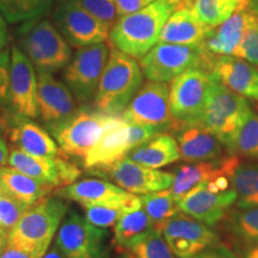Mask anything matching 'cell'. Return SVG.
Returning <instances> with one entry per match:
<instances>
[{"instance_id": "cell-45", "label": "cell", "mask_w": 258, "mask_h": 258, "mask_svg": "<svg viewBox=\"0 0 258 258\" xmlns=\"http://www.w3.org/2000/svg\"><path fill=\"white\" fill-rule=\"evenodd\" d=\"M9 41V31H8V22L0 14V51L4 50Z\"/></svg>"}, {"instance_id": "cell-28", "label": "cell", "mask_w": 258, "mask_h": 258, "mask_svg": "<svg viewBox=\"0 0 258 258\" xmlns=\"http://www.w3.org/2000/svg\"><path fill=\"white\" fill-rule=\"evenodd\" d=\"M0 180L4 194L24 203L28 207H31L42 199L47 198L55 189L24 175L11 166H0Z\"/></svg>"}, {"instance_id": "cell-40", "label": "cell", "mask_w": 258, "mask_h": 258, "mask_svg": "<svg viewBox=\"0 0 258 258\" xmlns=\"http://www.w3.org/2000/svg\"><path fill=\"white\" fill-rule=\"evenodd\" d=\"M84 9L106 24H112L117 21V9L115 0H78Z\"/></svg>"}, {"instance_id": "cell-15", "label": "cell", "mask_w": 258, "mask_h": 258, "mask_svg": "<svg viewBox=\"0 0 258 258\" xmlns=\"http://www.w3.org/2000/svg\"><path fill=\"white\" fill-rule=\"evenodd\" d=\"M38 77L35 66L21 48H11L9 104L15 114L29 118L38 117Z\"/></svg>"}, {"instance_id": "cell-32", "label": "cell", "mask_w": 258, "mask_h": 258, "mask_svg": "<svg viewBox=\"0 0 258 258\" xmlns=\"http://www.w3.org/2000/svg\"><path fill=\"white\" fill-rule=\"evenodd\" d=\"M56 0H0V14L9 24H22L44 18Z\"/></svg>"}, {"instance_id": "cell-21", "label": "cell", "mask_w": 258, "mask_h": 258, "mask_svg": "<svg viewBox=\"0 0 258 258\" xmlns=\"http://www.w3.org/2000/svg\"><path fill=\"white\" fill-rule=\"evenodd\" d=\"M38 116L47 125L59 123L77 111L76 101L69 86L51 73L37 71Z\"/></svg>"}, {"instance_id": "cell-39", "label": "cell", "mask_w": 258, "mask_h": 258, "mask_svg": "<svg viewBox=\"0 0 258 258\" xmlns=\"http://www.w3.org/2000/svg\"><path fill=\"white\" fill-rule=\"evenodd\" d=\"M30 207L11 196L0 195V227L10 231Z\"/></svg>"}, {"instance_id": "cell-48", "label": "cell", "mask_w": 258, "mask_h": 258, "mask_svg": "<svg viewBox=\"0 0 258 258\" xmlns=\"http://www.w3.org/2000/svg\"><path fill=\"white\" fill-rule=\"evenodd\" d=\"M9 244V231L0 227V254L4 252Z\"/></svg>"}, {"instance_id": "cell-1", "label": "cell", "mask_w": 258, "mask_h": 258, "mask_svg": "<svg viewBox=\"0 0 258 258\" xmlns=\"http://www.w3.org/2000/svg\"><path fill=\"white\" fill-rule=\"evenodd\" d=\"M182 6L184 0H154L134 14L118 17L110 29L109 41L116 49L141 59L159 43L167 19Z\"/></svg>"}, {"instance_id": "cell-10", "label": "cell", "mask_w": 258, "mask_h": 258, "mask_svg": "<svg viewBox=\"0 0 258 258\" xmlns=\"http://www.w3.org/2000/svg\"><path fill=\"white\" fill-rule=\"evenodd\" d=\"M109 53L110 49L105 42L79 48L64 67V84L79 104H88L95 99Z\"/></svg>"}, {"instance_id": "cell-20", "label": "cell", "mask_w": 258, "mask_h": 258, "mask_svg": "<svg viewBox=\"0 0 258 258\" xmlns=\"http://www.w3.org/2000/svg\"><path fill=\"white\" fill-rule=\"evenodd\" d=\"M240 158L235 154L220 157L218 159L190 163L178 166L173 171V182L170 191L179 201L190 190L205 182L214 180L219 176H228L232 178L234 170L239 165Z\"/></svg>"}, {"instance_id": "cell-38", "label": "cell", "mask_w": 258, "mask_h": 258, "mask_svg": "<svg viewBox=\"0 0 258 258\" xmlns=\"http://www.w3.org/2000/svg\"><path fill=\"white\" fill-rule=\"evenodd\" d=\"M85 208V218L92 225L102 228L114 226L124 213H128L122 206H88Z\"/></svg>"}, {"instance_id": "cell-9", "label": "cell", "mask_w": 258, "mask_h": 258, "mask_svg": "<svg viewBox=\"0 0 258 258\" xmlns=\"http://www.w3.org/2000/svg\"><path fill=\"white\" fill-rule=\"evenodd\" d=\"M53 23L72 47L83 48L109 40L111 25L99 21L78 0H56Z\"/></svg>"}, {"instance_id": "cell-5", "label": "cell", "mask_w": 258, "mask_h": 258, "mask_svg": "<svg viewBox=\"0 0 258 258\" xmlns=\"http://www.w3.org/2000/svg\"><path fill=\"white\" fill-rule=\"evenodd\" d=\"M252 114L249 102L213 77L207 103L200 118L232 154L240 128Z\"/></svg>"}, {"instance_id": "cell-12", "label": "cell", "mask_w": 258, "mask_h": 258, "mask_svg": "<svg viewBox=\"0 0 258 258\" xmlns=\"http://www.w3.org/2000/svg\"><path fill=\"white\" fill-rule=\"evenodd\" d=\"M125 121L157 129L159 133L171 132L175 118L171 112L170 86L167 83H145L121 114Z\"/></svg>"}, {"instance_id": "cell-50", "label": "cell", "mask_w": 258, "mask_h": 258, "mask_svg": "<svg viewBox=\"0 0 258 258\" xmlns=\"http://www.w3.org/2000/svg\"><path fill=\"white\" fill-rule=\"evenodd\" d=\"M249 10L258 18V0H249Z\"/></svg>"}, {"instance_id": "cell-23", "label": "cell", "mask_w": 258, "mask_h": 258, "mask_svg": "<svg viewBox=\"0 0 258 258\" xmlns=\"http://www.w3.org/2000/svg\"><path fill=\"white\" fill-rule=\"evenodd\" d=\"M209 72L226 88L251 101H258V69L234 55H214Z\"/></svg>"}, {"instance_id": "cell-49", "label": "cell", "mask_w": 258, "mask_h": 258, "mask_svg": "<svg viewBox=\"0 0 258 258\" xmlns=\"http://www.w3.org/2000/svg\"><path fill=\"white\" fill-rule=\"evenodd\" d=\"M42 258H64L63 257V254H62V252H61L60 251V249L59 247L56 246H54V247H51V249H49L46 252V254H44L43 257Z\"/></svg>"}, {"instance_id": "cell-47", "label": "cell", "mask_w": 258, "mask_h": 258, "mask_svg": "<svg viewBox=\"0 0 258 258\" xmlns=\"http://www.w3.org/2000/svg\"><path fill=\"white\" fill-rule=\"evenodd\" d=\"M10 158V151L8 145L2 138H0V166H4L9 164Z\"/></svg>"}, {"instance_id": "cell-29", "label": "cell", "mask_w": 258, "mask_h": 258, "mask_svg": "<svg viewBox=\"0 0 258 258\" xmlns=\"http://www.w3.org/2000/svg\"><path fill=\"white\" fill-rule=\"evenodd\" d=\"M154 228L152 220L143 208L124 213L114 225V244L129 251Z\"/></svg>"}, {"instance_id": "cell-19", "label": "cell", "mask_w": 258, "mask_h": 258, "mask_svg": "<svg viewBox=\"0 0 258 258\" xmlns=\"http://www.w3.org/2000/svg\"><path fill=\"white\" fill-rule=\"evenodd\" d=\"M106 176L125 191L141 195L170 189L173 182V173L140 165L128 158L112 166Z\"/></svg>"}, {"instance_id": "cell-33", "label": "cell", "mask_w": 258, "mask_h": 258, "mask_svg": "<svg viewBox=\"0 0 258 258\" xmlns=\"http://www.w3.org/2000/svg\"><path fill=\"white\" fill-rule=\"evenodd\" d=\"M141 207L152 220L154 227L161 231L163 226L180 212L178 201L170 189L144 194L140 196Z\"/></svg>"}, {"instance_id": "cell-51", "label": "cell", "mask_w": 258, "mask_h": 258, "mask_svg": "<svg viewBox=\"0 0 258 258\" xmlns=\"http://www.w3.org/2000/svg\"><path fill=\"white\" fill-rule=\"evenodd\" d=\"M194 0H184V6H188V8H190V5L192 4Z\"/></svg>"}, {"instance_id": "cell-2", "label": "cell", "mask_w": 258, "mask_h": 258, "mask_svg": "<svg viewBox=\"0 0 258 258\" xmlns=\"http://www.w3.org/2000/svg\"><path fill=\"white\" fill-rule=\"evenodd\" d=\"M144 77L137 59L111 48L93 99L97 110L121 115L144 85Z\"/></svg>"}, {"instance_id": "cell-27", "label": "cell", "mask_w": 258, "mask_h": 258, "mask_svg": "<svg viewBox=\"0 0 258 258\" xmlns=\"http://www.w3.org/2000/svg\"><path fill=\"white\" fill-rule=\"evenodd\" d=\"M250 10L237 12L227 21L213 28L209 35L203 41L202 47L212 55H233L243 38Z\"/></svg>"}, {"instance_id": "cell-17", "label": "cell", "mask_w": 258, "mask_h": 258, "mask_svg": "<svg viewBox=\"0 0 258 258\" xmlns=\"http://www.w3.org/2000/svg\"><path fill=\"white\" fill-rule=\"evenodd\" d=\"M57 196L78 202L83 207L95 205L122 206L127 212L141 207V200L135 194L125 191L114 183L104 179L88 178L57 190Z\"/></svg>"}, {"instance_id": "cell-34", "label": "cell", "mask_w": 258, "mask_h": 258, "mask_svg": "<svg viewBox=\"0 0 258 258\" xmlns=\"http://www.w3.org/2000/svg\"><path fill=\"white\" fill-rule=\"evenodd\" d=\"M227 228L244 244L258 243V207L232 213L227 219Z\"/></svg>"}, {"instance_id": "cell-35", "label": "cell", "mask_w": 258, "mask_h": 258, "mask_svg": "<svg viewBox=\"0 0 258 258\" xmlns=\"http://www.w3.org/2000/svg\"><path fill=\"white\" fill-rule=\"evenodd\" d=\"M232 154H239L258 161V115L253 111L240 128Z\"/></svg>"}, {"instance_id": "cell-13", "label": "cell", "mask_w": 258, "mask_h": 258, "mask_svg": "<svg viewBox=\"0 0 258 258\" xmlns=\"http://www.w3.org/2000/svg\"><path fill=\"white\" fill-rule=\"evenodd\" d=\"M134 148L129 122L117 115L84 158V167L97 175H106L118 161L127 158Z\"/></svg>"}, {"instance_id": "cell-16", "label": "cell", "mask_w": 258, "mask_h": 258, "mask_svg": "<svg viewBox=\"0 0 258 258\" xmlns=\"http://www.w3.org/2000/svg\"><path fill=\"white\" fill-rule=\"evenodd\" d=\"M9 165L53 188H63L73 184L83 173V171L76 164L67 160L66 157H35L18 148H14L10 152Z\"/></svg>"}, {"instance_id": "cell-8", "label": "cell", "mask_w": 258, "mask_h": 258, "mask_svg": "<svg viewBox=\"0 0 258 258\" xmlns=\"http://www.w3.org/2000/svg\"><path fill=\"white\" fill-rule=\"evenodd\" d=\"M109 231L88 221L78 212H69L57 230L55 245L64 258H109Z\"/></svg>"}, {"instance_id": "cell-46", "label": "cell", "mask_w": 258, "mask_h": 258, "mask_svg": "<svg viewBox=\"0 0 258 258\" xmlns=\"http://www.w3.org/2000/svg\"><path fill=\"white\" fill-rule=\"evenodd\" d=\"M240 258H258V243L244 244Z\"/></svg>"}, {"instance_id": "cell-26", "label": "cell", "mask_w": 258, "mask_h": 258, "mask_svg": "<svg viewBox=\"0 0 258 258\" xmlns=\"http://www.w3.org/2000/svg\"><path fill=\"white\" fill-rule=\"evenodd\" d=\"M128 159L151 169H160L180 159L178 144L172 134L163 132L134 148Z\"/></svg>"}, {"instance_id": "cell-25", "label": "cell", "mask_w": 258, "mask_h": 258, "mask_svg": "<svg viewBox=\"0 0 258 258\" xmlns=\"http://www.w3.org/2000/svg\"><path fill=\"white\" fill-rule=\"evenodd\" d=\"M212 29L203 24L191 9L188 6H182L167 19L161 30L159 42L198 46L203 43Z\"/></svg>"}, {"instance_id": "cell-52", "label": "cell", "mask_w": 258, "mask_h": 258, "mask_svg": "<svg viewBox=\"0 0 258 258\" xmlns=\"http://www.w3.org/2000/svg\"><path fill=\"white\" fill-rule=\"evenodd\" d=\"M121 258H135V256L133 253H132V254H124V256L121 257Z\"/></svg>"}, {"instance_id": "cell-30", "label": "cell", "mask_w": 258, "mask_h": 258, "mask_svg": "<svg viewBox=\"0 0 258 258\" xmlns=\"http://www.w3.org/2000/svg\"><path fill=\"white\" fill-rule=\"evenodd\" d=\"M190 9L203 24L217 28L237 12L249 9V0H194Z\"/></svg>"}, {"instance_id": "cell-37", "label": "cell", "mask_w": 258, "mask_h": 258, "mask_svg": "<svg viewBox=\"0 0 258 258\" xmlns=\"http://www.w3.org/2000/svg\"><path fill=\"white\" fill-rule=\"evenodd\" d=\"M233 55L246 60L247 62L258 67V18L251 11L243 38Z\"/></svg>"}, {"instance_id": "cell-7", "label": "cell", "mask_w": 258, "mask_h": 258, "mask_svg": "<svg viewBox=\"0 0 258 258\" xmlns=\"http://www.w3.org/2000/svg\"><path fill=\"white\" fill-rule=\"evenodd\" d=\"M115 116L117 115L105 114L97 109H79L66 120L47 128L64 154L84 159Z\"/></svg>"}, {"instance_id": "cell-24", "label": "cell", "mask_w": 258, "mask_h": 258, "mask_svg": "<svg viewBox=\"0 0 258 258\" xmlns=\"http://www.w3.org/2000/svg\"><path fill=\"white\" fill-rule=\"evenodd\" d=\"M8 137L15 148L35 157H63L55 139L29 117L15 114L9 118Z\"/></svg>"}, {"instance_id": "cell-14", "label": "cell", "mask_w": 258, "mask_h": 258, "mask_svg": "<svg viewBox=\"0 0 258 258\" xmlns=\"http://www.w3.org/2000/svg\"><path fill=\"white\" fill-rule=\"evenodd\" d=\"M161 233L177 258H192L219 243V235L211 226L180 212L163 226Z\"/></svg>"}, {"instance_id": "cell-11", "label": "cell", "mask_w": 258, "mask_h": 258, "mask_svg": "<svg viewBox=\"0 0 258 258\" xmlns=\"http://www.w3.org/2000/svg\"><path fill=\"white\" fill-rule=\"evenodd\" d=\"M212 80L209 71L196 67L185 71L171 82L170 104L175 124L200 121Z\"/></svg>"}, {"instance_id": "cell-4", "label": "cell", "mask_w": 258, "mask_h": 258, "mask_svg": "<svg viewBox=\"0 0 258 258\" xmlns=\"http://www.w3.org/2000/svg\"><path fill=\"white\" fill-rule=\"evenodd\" d=\"M69 213V205L57 198L42 199L31 206L9 231V244L44 256Z\"/></svg>"}, {"instance_id": "cell-3", "label": "cell", "mask_w": 258, "mask_h": 258, "mask_svg": "<svg viewBox=\"0 0 258 258\" xmlns=\"http://www.w3.org/2000/svg\"><path fill=\"white\" fill-rule=\"evenodd\" d=\"M17 46L36 71L55 73L72 59V46L64 40L53 22L46 18L22 23L16 32Z\"/></svg>"}, {"instance_id": "cell-22", "label": "cell", "mask_w": 258, "mask_h": 258, "mask_svg": "<svg viewBox=\"0 0 258 258\" xmlns=\"http://www.w3.org/2000/svg\"><path fill=\"white\" fill-rule=\"evenodd\" d=\"M171 132L178 144L180 159L188 163H199L221 157L224 145L201 122L176 123Z\"/></svg>"}, {"instance_id": "cell-43", "label": "cell", "mask_w": 258, "mask_h": 258, "mask_svg": "<svg viewBox=\"0 0 258 258\" xmlns=\"http://www.w3.org/2000/svg\"><path fill=\"white\" fill-rule=\"evenodd\" d=\"M154 0H115L116 9H117V16L122 17V16H127L134 12L139 11V10L146 8Z\"/></svg>"}, {"instance_id": "cell-6", "label": "cell", "mask_w": 258, "mask_h": 258, "mask_svg": "<svg viewBox=\"0 0 258 258\" xmlns=\"http://www.w3.org/2000/svg\"><path fill=\"white\" fill-rule=\"evenodd\" d=\"M213 56L202 44L185 46L159 42L141 57L140 66L151 82L169 83L190 69L201 67L209 71Z\"/></svg>"}, {"instance_id": "cell-36", "label": "cell", "mask_w": 258, "mask_h": 258, "mask_svg": "<svg viewBox=\"0 0 258 258\" xmlns=\"http://www.w3.org/2000/svg\"><path fill=\"white\" fill-rule=\"evenodd\" d=\"M135 258H177L161 231L154 228L143 240L134 245L131 250Z\"/></svg>"}, {"instance_id": "cell-42", "label": "cell", "mask_w": 258, "mask_h": 258, "mask_svg": "<svg viewBox=\"0 0 258 258\" xmlns=\"http://www.w3.org/2000/svg\"><path fill=\"white\" fill-rule=\"evenodd\" d=\"M192 258H240L233 250L224 244L217 243L207 247Z\"/></svg>"}, {"instance_id": "cell-53", "label": "cell", "mask_w": 258, "mask_h": 258, "mask_svg": "<svg viewBox=\"0 0 258 258\" xmlns=\"http://www.w3.org/2000/svg\"><path fill=\"white\" fill-rule=\"evenodd\" d=\"M4 194V190H3V185H2V180H0V195Z\"/></svg>"}, {"instance_id": "cell-44", "label": "cell", "mask_w": 258, "mask_h": 258, "mask_svg": "<svg viewBox=\"0 0 258 258\" xmlns=\"http://www.w3.org/2000/svg\"><path fill=\"white\" fill-rule=\"evenodd\" d=\"M40 253L35 251L24 249V247L12 246L8 245V247L4 250V252L0 254V258H42Z\"/></svg>"}, {"instance_id": "cell-31", "label": "cell", "mask_w": 258, "mask_h": 258, "mask_svg": "<svg viewBox=\"0 0 258 258\" xmlns=\"http://www.w3.org/2000/svg\"><path fill=\"white\" fill-rule=\"evenodd\" d=\"M231 188L237 194V207H258V161L239 163L231 178Z\"/></svg>"}, {"instance_id": "cell-41", "label": "cell", "mask_w": 258, "mask_h": 258, "mask_svg": "<svg viewBox=\"0 0 258 258\" xmlns=\"http://www.w3.org/2000/svg\"><path fill=\"white\" fill-rule=\"evenodd\" d=\"M10 63H11V49L5 48L4 50L0 51V108L9 103Z\"/></svg>"}, {"instance_id": "cell-18", "label": "cell", "mask_w": 258, "mask_h": 258, "mask_svg": "<svg viewBox=\"0 0 258 258\" xmlns=\"http://www.w3.org/2000/svg\"><path fill=\"white\" fill-rule=\"evenodd\" d=\"M237 201V194L231 188L225 191L213 192L207 182L190 190L178 201L180 212L208 226H215L225 218L226 212Z\"/></svg>"}]
</instances>
